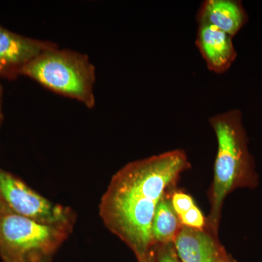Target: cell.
<instances>
[{
	"instance_id": "8",
	"label": "cell",
	"mask_w": 262,
	"mask_h": 262,
	"mask_svg": "<svg viewBox=\"0 0 262 262\" xmlns=\"http://www.w3.org/2000/svg\"><path fill=\"white\" fill-rule=\"evenodd\" d=\"M232 38L212 26L198 24L196 46L213 73H225L235 61L237 54Z\"/></svg>"
},
{
	"instance_id": "11",
	"label": "cell",
	"mask_w": 262,
	"mask_h": 262,
	"mask_svg": "<svg viewBox=\"0 0 262 262\" xmlns=\"http://www.w3.org/2000/svg\"><path fill=\"white\" fill-rule=\"evenodd\" d=\"M171 202L181 225L198 229L206 228L207 218L190 194L177 187L172 192Z\"/></svg>"
},
{
	"instance_id": "12",
	"label": "cell",
	"mask_w": 262,
	"mask_h": 262,
	"mask_svg": "<svg viewBox=\"0 0 262 262\" xmlns=\"http://www.w3.org/2000/svg\"><path fill=\"white\" fill-rule=\"evenodd\" d=\"M156 262H181L177 256L173 244L158 246Z\"/></svg>"
},
{
	"instance_id": "13",
	"label": "cell",
	"mask_w": 262,
	"mask_h": 262,
	"mask_svg": "<svg viewBox=\"0 0 262 262\" xmlns=\"http://www.w3.org/2000/svg\"><path fill=\"white\" fill-rule=\"evenodd\" d=\"M10 212H12L10 211L9 208H8V206H7L6 203H5V201H3L2 196H0V222L3 220V217L5 216L7 213H10Z\"/></svg>"
},
{
	"instance_id": "15",
	"label": "cell",
	"mask_w": 262,
	"mask_h": 262,
	"mask_svg": "<svg viewBox=\"0 0 262 262\" xmlns=\"http://www.w3.org/2000/svg\"><path fill=\"white\" fill-rule=\"evenodd\" d=\"M2 96H3V89L0 85V124L3 120V113H2Z\"/></svg>"
},
{
	"instance_id": "16",
	"label": "cell",
	"mask_w": 262,
	"mask_h": 262,
	"mask_svg": "<svg viewBox=\"0 0 262 262\" xmlns=\"http://www.w3.org/2000/svg\"><path fill=\"white\" fill-rule=\"evenodd\" d=\"M156 256H152V257L149 258V259L144 262H156Z\"/></svg>"
},
{
	"instance_id": "5",
	"label": "cell",
	"mask_w": 262,
	"mask_h": 262,
	"mask_svg": "<svg viewBox=\"0 0 262 262\" xmlns=\"http://www.w3.org/2000/svg\"><path fill=\"white\" fill-rule=\"evenodd\" d=\"M0 196L15 214L48 225L75 226L70 207L48 200L13 174L0 168Z\"/></svg>"
},
{
	"instance_id": "2",
	"label": "cell",
	"mask_w": 262,
	"mask_h": 262,
	"mask_svg": "<svg viewBox=\"0 0 262 262\" xmlns=\"http://www.w3.org/2000/svg\"><path fill=\"white\" fill-rule=\"evenodd\" d=\"M217 140L213 179L208 195L210 211L207 227L218 236L222 208L227 196L239 188L258 185L256 164L248 148V139L239 110H229L209 119Z\"/></svg>"
},
{
	"instance_id": "1",
	"label": "cell",
	"mask_w": 262,
	"mask_h": 262,
	"mask_svg": "<svg viewBox=\"0 0 262 262\" xmlns=\"http://www.w3.org/2000/svg\"><path fill=\"white\" fill-rule=\"evenodd\" d=\"M191 168L183 149L127 163L113 176L99 204L106 228L144 262L157 254L151 234L157 206L177 188L181 175Z\"/></svg>"
},
{
	"instance_id": "14",
	"label": "cell",
	"mask_w": 262,
	"mask_h": 262,
	"mask_svg": "<svg viewBox=\"0 0 262 262\" xmlns=\"http://www.w3.org/2000/svg\"><path fill=\"white\" fill-rule=\"evenodd\" d=\"M216 262H236V261L232 258V256H229L228 253L226 252L222 257L217 260Z\"/></svg>"
},
{
	"instance_id": "3",
	"label": "cell",
	"mask_w": 262,
	"mask_h": 262,
	"mask_svg": "<svg viewBox=\"0 0 262 262\" xmlns=\"http://www.w3.org/2000/svg\"><path fill=\"white\" fill-rule=\"evenodd\" d=\"M20 75L88 108L94 107L96 70L86 55L56 46L38 55Z\"/></svg>"
},
{
	"instance_id": "4",
	"label": "cell",
	"mask_w": 262,
	"mask_h": 262,
	"mask_svg": "<svg viewBox=\"0 0 262 262\" xmlns=\"http://www.w3.org/2000/svg\"><path fill=\"white\" fill-rule=\"evenodd\" d=\"M73 228L40 223L10 212L0 222V258L3 262H52Z\"/></svg>"
},
{
	"instance_id": "9",
	"label": "cell",
	"mask_w": 262,
	"mask_h": 262,
	"mask_svg": "<svg viewBox=\"0 0 262 262\" xmlns=\"http://www.w3.org/2000/svg\"><path fill=\"white\" fill-rule=\"evenodd\" d=\"M196 20L233 37L247 23L248 15L241 1L206 0L200 7Z\"/></svg>"
},
{
	"instance_id": "10",
	"label": "cell",
	"mask_w": 262,
	"mask_h": 262,
	"mask_svg": "<svg viewBox=\"0 0 262 262\" xmlns=\"http://www.w3.org/2000/svg\"><path fill=\"white\" fill-rule=\"evenodd\" d=\"M175 189L169 191L163 196L155 211L151 234L157 248L163 245L173 244L174 239L182 227L172 205L171 194Z\"/></svg>"
},
{
	"instance_id": "6",
	"label": "cell",
	"mask_w": 262,
	"mask_h": 262,
	"mask_svg": "<svg viewBox=\"0 0 262 262\" xmlns=\"http://www.w3.org/2000/svg\"><path fill=\"white\" fill-rule=\"evenodd\" d=\"M57 46L55 43L33 39L0 26V75L11 77L43 51Z\"/></svg>"
},
{
	"instance_id": "7",
	"label": "cell",
	"mask_w": 262,
	"mask_h": 262,
	"mask_svg": "<svg viewBox=\"0 0 262 262\" xmlns=\"http://www.w3.org/2000/svg\"><path fill=\"white\" fill-rule=\"evenodd\" d=\"M173 245L181 262H216L227 252L219 236L207 228L182 226Z\"/></svg>"
}]
</instances>
